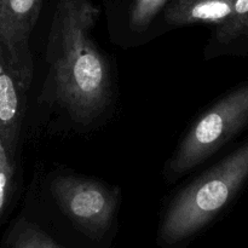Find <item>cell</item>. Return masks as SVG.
Listing matches in <instances>:
<instances>
[{"label":"cell","mask_w":248,"mask_h":248,"mask_svg":"<svg viewBox=\"0 0 248 248\" xmlns=\"http://www.w3.org/2000/svg\"><path fill=\"white\" fill-rule=\"evenodd\" d=\"M10 244L14 248H62L36 225L26 220H21L14 228Z\"/></svg>","instance_id":"9"},{"label":"cell","mask_w":248,"mask_h":248,"mask_svg":"<svg viewBox=\"0 0 248 248\" xmlns=\"http://www.w3.org/2000/svg\"><path fill=\"white\" fill-rule=\"evenodd\" d=\"M26 91L10 69L0 46V138L11 157L21 133Z\"/></svg>","instance_id":"6"},{"label":"cell","mask_w":248,"mask_h":248,"mask_svg":"<svg viewBox=\"0 0 248 248\" xmlns=\"http://www.w3.org/2000/svg\"><path fill=\"white\" fill-rule=\"evenodd\" d=\"M12 176H14L12 157L0 138V216L6 207L7 199L11 190Z\"/></svg>","instance_id":"11"},{"label":"cell","mask_w":248,"mask_h":248,"mask_svg":"<svg viewBox=\"0 0 248 248\" xmlns=\"http://www.w3.org/2000/svg\"><path fill=\"white\" fill-rule=\"evenodd\" d=\"M167 1L169 0H133L130 14L131 28L136 31H145Z\"/></svg>","instance_id":"10"},{"label":"cell","mask_w":248,"mask_h":248,"mask_svg":"<svg viewBox=\"0 0 248 248\" xmlns=\"http://www.w3.org/2000/svg\"><path fill=\"white\" fill-rule=\"evenodd\" d=\"M43 0H0V46L17 79L28 89L34 74L29 39Z\"/></svg>","instance_id":"5"},{"label":"cell","mask_w":248,"mask_h":248,"mask_svg":"<svg viewBox=\"0 0 248 248\" xmlns=\"http://www.w3.org/2000/svg\"><path fill=\"white\" fill-rule=\"evenodd\" d=\"M50 190L63 213L82 232L101 236L110 227L119 202L118 189L93 179L60 176L51 182Z\"/></svg>","instance_id":"4"},{"label":"cell","mask_w":248,"mask_h":248,"mask_svg":"<svg viewBox=\"0 0 248 248\" xmlns=\"http://www.w3.org/2000/svg\"><path fill=\"white\" fill-rule=\"evenodd\" d=\"M248 127V81L225 93L193 126L167 164L170 179L184 176Z\"/></svg>","instance_id":"3"},{"label":"cell","mask_w":248,"mask_h":248,"mask_svg":"<svg viewBox=\"0 0 248 248\" xmlns=\"http://www.w3.org/2000/svg\"><path fill=\"white\" fill-rule=\"evenodd\" d=\"M248 29V0H235L232 12L220 24L216 26L213 41L223 50L237 48Z\"/></svg>","instance_id":"8"},{"label":"cell","mask_w":248,"mask_h":248,"mask_svg":"<svg viewBox=\"0 0 248 248\" xmlns=\"http://www.w3.org/2000/svg\"><path fill=\"white\" fill-rule=\"evenodd\" d=\"M98 16L92 0H60L48 35L53 98L79 125L98 119L110 99L108 64L91 36Z\"/></svg>","instance_id":"1"},{"label":"cell","mask_w":248,"mask_h":248,"mask_svg":"<svg viewBox=\"0 0 248 248\" xmlns=\"http://www.w3.org/2000/svg\"><path fill=\"white\" fill-rule=\"evenodd\" d=\"M247 182L248 138L174 198L160 228V239L172 245L198 232L236 198Z\"/></svg>","instance_id":"2"},{"label":"cell","mask_w":248,"mask_h":248,"mask_svg":"<svg viewBox=\"0 0 248 248\" xmlns=\"http://www.w3.org/2000/svg\"><path fill=\"white\" fill-rule=\"evenodd\" d=\"M237 48H240V50H242V51H248V29L246 31V33H245L242 40L240 41Z\"/></svg>","instance_id":"12"},{"label":"cell","mask_w":248,"mask_h":248,"mask_svg":"<svg viewBox=\"0 0 248 248\" xmlns=\"http://www.w3.org/2000/svg\"><path fill=\"white\" fill-rule=\"evenodd\" d=\"M235 0H172L165 19L172 27L195 23L218 26L230 15Z\"/></svg>","instance_id":"7"}]
</instances>
